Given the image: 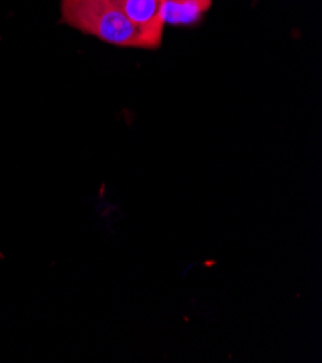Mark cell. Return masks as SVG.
Segmentation results:
<instances>
[{
	"instance_id": "6da1fadb",
	"label": "cell",
	"mask_w": 322,
	"mask_h": 363,
	"mask_svg": "<svg viewBox=\"0 0 322 363\" xmlns=\"http://www.w3.org/2000/svg\"><path fill=\"white\" fill-rule=\"evenodd\" d=\"M62 25L120 48L158 50L163 32L130 22L110 0H59Z\"/></svg>"
},
{
	"instance_id": "7a4b0ae2",
	"label": "cell",
	"mask_w": 322,
	"mask_h": 363,
	"mask_svg": "<svg viewBox=\"0 0 322 363\" xmlns=\"http://www.w3.org/2000/svg\"><path fill=\"white\" fill-rule=\"evenodd\" d=\"M110 2L134 25L163 32L162 8L165 0H110Z\"/></svg>"
},
{
	"instance_id": "3957f363",
	"label": "cell",
	"mask_w": 322,
	"mask_h": 363,
	"mask_svg": "<svg viewBox=\"0 0 322 363\" xmlns=\"http://www.w3.org/2000/svg\"><path fill=\"white\" fill-rule=\"evenodd\" d=\"M211 6L212 0H165L162 21L165 26H195L202 21Z\"/></svg>"
}]
</instances>
